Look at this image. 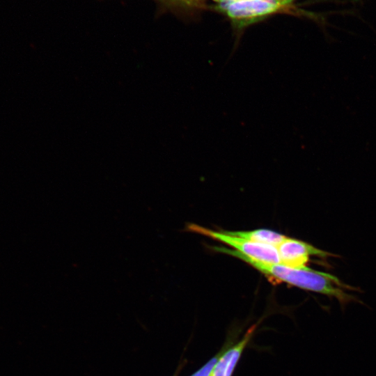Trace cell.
Wrapping results in <instances>:
<instances>
[{"label":"cell","mask_w":376,"mask_h":376,"mask_svg":"<svg viewBox=\"0 0 376 376\" xmlns=\"http://www.w3.org/2000/svg\"><path fill=\"white\" fill-rule=\"evenodd\" d=\"M214 251L237 258L252 266L271 280L286 283L297 288L320 293L336 299L344 307L351 301H359L348 290H354L337 276L309 267L293 268L281 264L261 262L252 259L234 249L223 246L212 247Z\"/></svg>","instance_id":"obj_1"},{"label":"cell","mask_w":376,"mask_h":376,"mask_svg":"<svg viewBox=\"0 0 376 376\" xmlns=\"http://www.w3.org/2000/svg\"><path fill=\"white\" fill-rule=\"evenodd\" d=\"M187 230L234 248L237 251L256 260L267 263L280 264V257L276 247L252 242L230 234L227 230L216 231L201 226L190 224Z\"/></svg>","instance_id":"obj_2"},{"label":"cell","mask_w":376,"mask_h":376,"mask_svg":"<svg viewBox=\"0 0 376 376\" xmlns=\"http://www.w3.org/2000/svg\"><path fill=\"white\" fill-rule=\"evenodd\" d=\"M283 6L278 0H234L219 5L235 23L242 27L274 13Z\"/></svg>","instance_id":"obj_3"},{"label":"cell","mask_w":376,"mask_h":376,"mask_svg":"<svg viewBox=\"0 0 376 376\" xmlns=\"http://www.w3.org/2000/svg\"><path fill=\"white\" fill-rule=\"evenodd\" d=\"M276 248L280 264L293 268L305 267L311 256L322 258L338 256L306 242L288 237Z\"/></svg>","instance_id":"obj_4"},{"label":"cell","mask_w":376,"mask_h":376,"mask_svg":"<svg viewBox=\"0 0 376 376\" xmlns=\"http://www.w3.org/2000/svg\"><path fill=\"white\" fill-rule=\"evenodd\" d=\"M256 326L250 327L244 336L235 345L220 354L212 369L210 376H232L242 354L251 340Z\"/></svg>","instance_id":"obj_5"},{"label":"cell","mask_w":376,"mask_h":376,"mask_svg":"<svg viewBox=\"0 0 376 376\" xmlns=\"http://www.w3.org/2000/svg\"><path fill=\"white\" fill-rule=\"evenodd\" d=\"M228 231V230H227ZM230 234L252 242L277 247L286 236L269 229H257L249 231H228Z\"/></svg>","instance_id":"obj_6"},{"label":"cell","mask_w":376,"mask_h":376,"mask_svg":"<svg viewBox=\"0 0 376 376\" xmlns=\"http://www.w3.org/2000/svg\"><path fill=\"white\" fill-rule=\"evenodd\" d=\"M219 355V353L210 359L206 363L194 372L191 376H210L212 369Z\"/></svg>","instance_id":"obj_7"},{"label":"cell","mask_w":376,"mask_h":376,"mask_svg":"<svg viewBox=\"0 0 376 376\" xmlns=\"http://www.w3.org/2000/svg\"><path fill=\"white\" fill-rule=\"evenodd\" d=\"M160 2H162L164 4H175L178 3H181L182 1H187L188 0H158Z\"/></svg>","instance_id":"obj_8"},{"label":"cell","mask_w":376,"mask_h":376,"mask_svg":"<svg viewBox=\"0 0 376 376\" xmlns=\"http://www.w3.org/2000/svg\"><path fill=\"white\" fill-rule=\"evenodd\" d=\"M283 6L292 3L294 0H278Z\"/></svg>","instance_id":"obj_9"},{"label":"cell","mask_w":376,"mask_h":376,"mask_svg":"<svg viewBox=\"0 0 376 376\" xmlns=\"http://www.w3.org/2000/svg\"><path fill=\"white\" fill-rule=\"evenodd\" d=\"M213 1H215L217 2H219V3H226V2H228V1H234V0H213Z\"/></svg>","instance_id":"obj_10"}]
</instances>
